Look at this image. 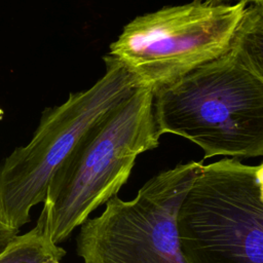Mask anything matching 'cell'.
Returning <instances> with one entry per match:
<instances>
[{
    "mask_svg": "<svg viewBox=\"0 0 263 263\" xmlns=\"http://www.w3.org/2000/svg\"><path fill=\"white\" fill-rule=\"evenodd\" d=\"M153 92L137 86L98 117L52 175L37 224L55 245L127 182L136 158L159 145Z\"/></svg>",
    "mask_w": 263,
    "mask_h": 263,
    "instance_id": "obj_1",
    "label": "cell"
},
{
    "mask_svg": "<svg viewBox=\"0 0 263 263\" xmlns=\"http://www.w3.org/2000/svg\"><path fill=\"white\" fill-rule=\"evenodd\" d=\"M152 111L159 136L190 140L204 159L263 155V77L229 52L153 92Z\"/></svg>",
    "mask_w": 263,
    "mask_h": 263,
    "instance_id": "obj_2",
    "label": "cell"
},
{
    "mask_svg": "<svg viewBox=\"0 0 263 263\" xmlns=\"http://www.w3.org/2000/svg\"><path fill=\"white\" fill-rule=\"evenodd\" d=\"M186 263H263V165H201L176 216Z\"/></svg>",
    "mask_w": 263,
    "mask_h": 263,
    "instance_id": "obj_3",
    "label": "cell"
},
{
    "mask_svg": "<svg viewBox=\"0 0 263 263\" xmlns=\"http://www.w3.org/2000/svg\"><path fill=\"white\" fill-rule=\"evenodd\" d=\"M105 74L89 88L71 92L46 108L31 141L16 147L0 165V223L18 229L31 209L43 202L49 181L84 130L137 86L133 76L109 54Z\"/></svg>",
    "mask_w": 263,
    "mask_h": 263,
    "instance_id": "obj_4",
    "label": "cell"
},
{
    "mask_svg": "<svg viewBox=\"0 0 263 263\" xmlns=\"http://www.w3.org/2000/svg\"><path fill=\"white\" fill-rule=\"evenodd\" d=\"M247 5L164 6L126 24L109 55L139 86L155 92L227 52Z\"/></svg>",
    "mask_w": 263,
    "mask_h": 263,
    "instance_id": "obj_5",
    "label": "cell"
},
{
    "mask_svg": "<svg viewBox=\"0 0 263 263\" xmlns=\"http://www.w3.org/2000/svg\"><path fill=\"white\" fill-rule=\"evenodd\" d=\"M202 161L179 163L149 179L130 200L114 195L76 237L83 263H186L179 247L178 208Z\"/></svg>",
    "mask_w": 263,
    "mask_h": 263,
    "instance_id": "obj_6",
    "label": "cell"
},
{
    "mask_svg": "<svg viewBox=\"0 0 263 263\" xmlns=\"http://www.w3.org/2000/svg\"><path fill=\"white\" fill-rule=\"evenodd\" d=\"M227 52L263 77V4L246 6Z\"/></svg>",
    "mask_w": 263,
    "mask_h": 263,
    "instance_id": "obj_7",
    "label": "cell"
},
{
    "mask_svg": "<svg viewBox=\"0 0 263 263\" xmlns=\"http://www.w3.org/2000/svg\"><path fill=\"white\" fill-rule=\"evenodd\" d=\"M66 251L53 243L36 226L30 231L16 235L0 255V263H61Z\"/></svg>",
    "mask_w": 263,
    "mask_h": 263,
    "instance_id": "obj_8",
    "label": "cell"
},
{
    "mask_svg": "<svg viewBox=\"0 0 263 263\" xmlns=\"http://www.w3.org/2000/svg\"><path fill=\"white\" fill-rule=\"evenodd\" d=\"M18 231L8 228L7 226L0 223V255L8 248L11 241L15 238Z\"/></svg>",
    "mask_w": 263,
    "mask_h": 263,
    "instance_id": "obj_9",
    "label": "cell"
},
{
    "mask_svg": "<svg viewBox=\"0 0 263 263\" xmlns=\"http://www.w3.org/2000/svg\"><path fill=\"white\" fill-rule=\"evenodd\" d=\"M195 2L198 3H202V4H208V5H225V4H232V2L234 1H238V0H193Z\"/></svg>",
    "mask_w": 263,
    "mask_h": 263,
    "instance_id": "obj_10",
    "label": "cell"
},
{
    "mask_svg": "<svg viewBox=\"0 0 263 263\" xmlns=\"http://www.w3.org/2000/svg\"><path fill=\"white\" fill-rule=\"evenodd\" d=\"M238 2H241L245 5H249V4H263V0H238Z\"/></svg>",
    "mask_w": 263,
    "mask_h": 263,
    "instance_id": "obj_11",
    "label": "cell"
}]
</instances>
